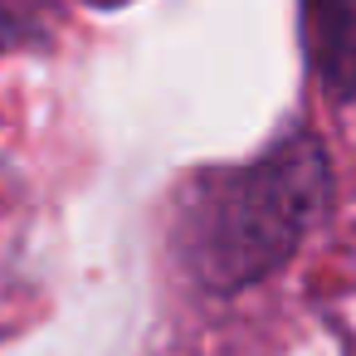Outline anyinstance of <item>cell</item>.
Returning <instances> with one entry per match:
<instances>
[{
  "instance_id": "1",
  "label": "cell",
  "mask_w": 356,
  "mask_h": 356,
  "mask_svg": "<svg viewBox=\"0 0 356 356\" xmlns=\"http://www.w3.org/2000/svg\"><path fill=\"white\" fill-rule=\"evenodd\" d=\"M332 195V161L312 132H288L264 156L215 171L181 215V254L210 293H239L278 273L312 234Z\"/></svg>"
},
{
  "instance_id": "2",
  "label": "cell",
  "mask_w": 356,
  "mask_h": 356,
  "mask_svg": "<svg viewBox=\"0 0 356 356\" xmlns=\"http://www.w3.org/2000/svg\"><path fill=\"white\" fill-rule=\"evenodd\" d=\"M302 49L337 103L356 98V0H302Z\"/></svg>"
}]
</instances>
